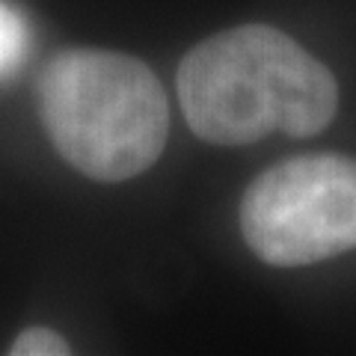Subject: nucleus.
Wrapping results in <instances>:
<instances>
[{
  "instance_id": "1",
  "label": "nucleus",
  "mask_w": 356,
  "mask_h": 356,
  "mask_svg": "<svg viewBox=\"0 0 356 356\" xmlns=\"http://www.w3.org/2000/svg\"><path fill=\"white\" fill-rule=\"evenodd\" d=\"M178 102L199 140L250 146L282 131L309 137L339 110L336 77L288 33L243 24L214 33L178 65Z\"/></svg>"
},
{
  "instance_id": "2",
  "label": "nucleus",
  "mask_w": 356,
  "mask_h": 356,
  "mask_svg": "<svg viewBox=\"0 0 356 356\" xmlns=\"http://www.w3.org/2000/svg\"><path fill=\"white\" fill-rule=\"evenodd\" d=\"M39 119L65 163L95 181H125L161 158L170 107L143 60L72 48L39 77Z\"/></svg>"
},
{
  "instance_id": "3",
  "label": "nucleus",
  "mask_w": 356,
  "mask_h": 356,
  "mask_svg": "<svg viewBox=\"0 0 356 356\" xmlns=\"http://www.w3.org/2000/svg\"><path fill=\"white\" fill-rule=\"evenodd\" d=\"M241 235L264 264L306 267L356 250V161L303 154L247 187Z\"/></svg>"
},
{
  "instance_id": "4",
  "label": "nucleus",
  "mask_w": 356,
  "mask_h": 356,
  "mask_svg": "<svg viewBox=\"0 0 356 356\" xmlns=\"http://www.w3.org/2000/svg\"><path fill=\"white\" fill-rule=\"evenodd\" d=\"M27 51H30L27 18L9 6L6 0H0V81L13 77L18 65H24Z\"/></svg>"
},
{
  "instance_id": "5",
  "label": "nucleus",
  "mask_w": 356,
  "mask_h": 356,
  "mask_svg": "<svg viewBox=\"0 0 356 356\" xmlns=\"http://www.w3.org/2000/svg\"><path fill=\"white\" fill-rule=\"evenodd\" d=\"M9 353L13 356H65V353H72V344L60 332H54L48 327H30L13 341Z\"/></svg>"
}]
</instances>
